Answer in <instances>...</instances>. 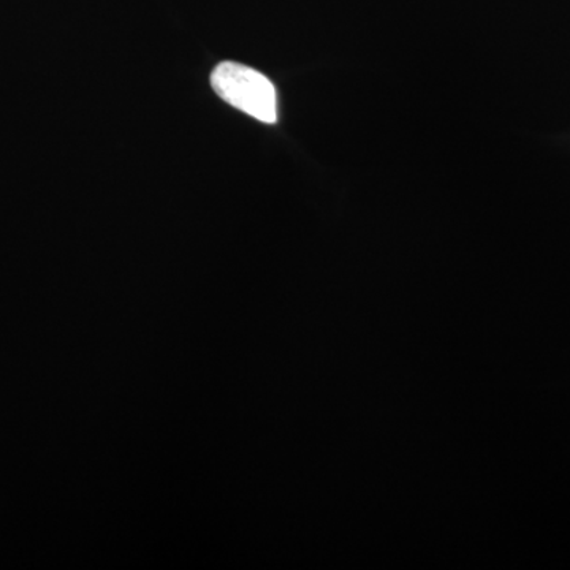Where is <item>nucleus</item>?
Here are the masks:
<instances>
[{"mask_svg": "<svg viewBox=\"0 0 570 570\" xmlns=\"http://www.w3.org/2000/svg\"><path fill=\"white\" fill-rule=\"evenodd\" d=\"M214 92L236 110L265 124L277 121L275 85L262 75L236 62H223L213 70Z\"/></svg>", "mask_w": 570, "mask_h": 570, "instance_id": "obj_1", "label": "nucleus"}]
</instances>
